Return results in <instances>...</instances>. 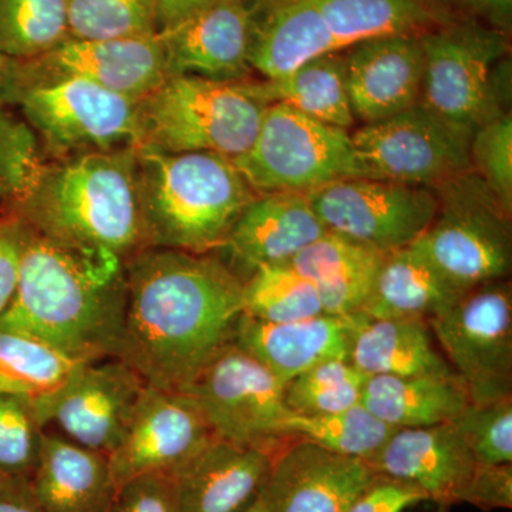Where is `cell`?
<instances>
[{"label": "cell", "instance_id": "cell-1", "mask_svg": "<svg viewBox=\"0 0 512 512\" xmlns=\"http://www.w3.org/2000/svg\"><path fill=\"white\" fill-rule=\"evenodd\" d=\"M244 279L215 252L146 248L126 261V312L117 359L147 386L183 390L234 340Z\"/></svg>", "mask_w": 512, "mask_h": 512}, {"label": "cell", "instance_id": "cell-2", "mask_svg": "<svg viewBox=\"0 0 512 512\" xmlns=\"http://www.w3.org/2000/svg\"><path fill=\"white\" fill-rule=\"evenodd\" d=\"M126 312V264L103 251L67 247L30 228L15 298L0 329L79 359H117Z\"/></svg>", "mask_w": 512, "mask_h": 512}, {"label": "cell", "instance_id": "cell-3", "mask_svg": "<svg viewBox=\"0 0 512 512\" xmlns=\"http://www.w3.org/2000/svg\"><path fill=\"white\" fill-rule=\"evenodd\" d=\"M18 215L36 234L126 261L146 249L136 147L50 161Z\"/></svg>", "mask_w": 512, "mask_h": 512}, {"label": "cell", "instance_id": "cell-4", "mask_svg": "<svg viewBox=\"0 0 512 512\" xmlns=\"http://www.w3.org/2000/svg\"><path fill=\"white\" fill-rule=\"evenodd\" d=\"M137 190L146 248L217 252L258 192L231 158L136 147Z\"/></svg>", "mask_w": 512, "mask_h": 512}, {"label": "cell", "instance_id": "cell-5", "mask_svg": "<svg viewBox=\"0 0 512 512\" xmlns=\"http://www.w3.org/2000/svg\"><path fill=\"white\" fill-rule=\"evenodd\" d=\"M248 80L165 77L137 100L134 147L215 153L231 160L242 156L254 143L268 107L249 90Z\"/></svg>", "mask_w": 512, "mask_h": 512}, {"label": "cell", "instance_id": "cell-6", "mask_svg": "<svg viewBox=\"0 0 512 512\" xmlns=\"http://www.w3.org/2000/svg\"><path fill=\"white\" fill-rule=\"evenodd\" d=\"M421 106L466 130L508 113L510 35L477 22H451L420 35Z\"/></svg>", "mask_w": 512, "mask_h": 512}, {"label": "cell", "instance_id": "cell-7", "mask_svg": "<svg viewBox=\"0 0 512 512\" xmlns=\"http://www.w3.org/2000/svg\"><path fill=\"white\" fill-rule=\"evenodd\" d=\"M0 101L19 110L50 161L136 146L137 100L84 80L3 79Z\"/></svg>", "mask_w": 512, "mask_h": 512}, {"label": "cell", "instance_id": "cell-8", "mask_svg": "<svg viewBox=\"0 0 512 512\" xmlns=\"http://www.w3.org/2000/svg\"><path fill=\"white\" fill-rule=\"evenodd\" d=\"M232 163L258 194H308L345 178H370L348 130L284 103L266 107L254 143Z\"/></svg>", "mask_w": 512, "mask_h": 512}, {"label": "cell", "instance_id": "cell-9", "mask_svg": "<svg viewBox=\"0 0 512 512\" xmlns=\"http://www.w3.org/2000/svg\"><path fill=\"white\" fill-rule=\"evenodd\" d=\"M439 210L412 245L463 289L508 279L511 214L473 170L433 187Z\"/></svg>", "mask_w": 512, "mask_h": 512}, {"label": "cell", "instance_id": "cell-10", "mask_svg": "<svg viewBox=\"0 0 512 512\" xmlns=\"http://www.w3.org/2000/svg\"><path fill=\"white\" fill-rule=\"evenodd\" d=\"M200 407L218 439L276 456L293 439L284 436L291 410L285 384L234 340L205 363L180 390Z\"/></svg>", "mask_w": 512, "mask_h": 512}, {"label": "cell", "instance_id": "cell-11", "mask_svg": "<svg viewBox=\"0 0 512 512\" xmlns=\"http://www.w3.org/2000/svg\"><path fill=\"white\" fill-rule=\"evenodd\" d=\"M437 345L470 403L512 396V292L508 279L467 289L429 320Z\"/></svg>", "mask_w": 512, "mask_h": 512}, {"label": "cell", "instance_id": "cell-12", "mask_svg": "<svg viewBox=\"0 0 512 512\" xmlns=\"http://www.w3.org/2000/svg\"><path fill=\"white\" fill-rule=\"evenodd\" d=\"M350 136L370 178L433 188L473 170V133L420 103Z\"/></svg>", "mask_w": 512, "mask_h": 512}, {"label": "cell", "instance_id": "cell-13", "mask_svg": "<svg viewBox=\"0 0 512 512\" xmlns=\"http://www.w3.org/2000/svg\"><path fill=\"white\" fill-rule=\"evenodd\" d=\"M306 195L329 231L382 254L412 245L439 210L433 188L380 178H345Z\"/></svg>", "mask_w": 512, "mask_h": 512}, {"label": "cell", "instance_id": "cell-14", "mask_svg": "<svg viewBox=\"0 0 512 512\" xmlns=\"http://www.w3.org/2000/svg\"><path fill=\"white\" fill-rule=\"evenodd\" d=\"M165 77L158 33L109 40L67 39L33 59H6L3 72V79L19 82L84 80L133 100L153 92Z\"/></svg>", "mask_w": 512, "mask_h": 512}, {"label": "cell", "instance_id": "cell-15", "mask_svg": "<svg viewBox=\"0 0 512 512\" xmlns=\"http://www.w3.org/2000/svg\"><path fill=\"white\" fill-rule=\"evenodd\" d=\"M214 437L188 394L146 386L119 447L109 456L117 487L144 474L173 473Z\"/></svg>", "mask_w": 512, "mask_h": 512}, {"label": "cell", "instance_id": "cell-16", "mask_svg": "<svg viewBox=\"0 0 512 512\" xmlns=\"http://www.w3.org/2000/svg\"><path fill=\"white\" fill-rule=\"evenodd\" d=\"M146 386L123 360L87 363L50 407L47 427L55 426L67 440L109 457L119 447Z\"/></svg>", "mask_w": 512, "mask_h": 512}, {"label": "cell", "instance_id": "cell-17", "mask_svg": "<svg viewBox=\"0 0 512 512\" xmlns=\"http://www.w3.org/2000/svg\"><path fill=\"white\" fill-rule=\"evenodd\" d=\"M375 477L366 461L293 439L274 457L262 503L266 512H348Z\"/></svg>", "mask_w": 512, "mask_h": 512}, {"label": "cell", "instance_id": "cell-18", "mask_svg": "<svg viewBox=\"0 0 512 512\" xmlns=\"http://www.w3.org/2000/svg\"><path fill=\"white\" fill-rule=\"evenodd\" d=\"M167 76L252 79L249 64L251 13L248 2L215 0L207 8L158 32Z\"/></svg>", "mask_w": 512, "mask_h": 512}, {"label": "cell", "instance_id": "cell-19", "mask_svg": "<svg viewBox=\"0 0 512 512\" xmlns=\"http://www.w3.org/2000/svg\"><path fill=\"white\" fill-rule=\"evenodd\" d=\"M345 56L356 121L376 123L420 103L424 55L417 33L370 37L345 49Z\"/></svg>", "mask_w": 512, "mask_h": 512}, {"label": "cell", "instance_id": "cell-20", "mask_svg": "<svg viewBox=\"0 0 512 512\" xmlns=\"http://www.w3.org/2000/svg\"><path fill=\"white\" fill-rule=\"evenodd\" d=\"M329 229L303 192H265L249 202L217 252L242 279L265 265L286 264Z\"/></svg>", "mask_w": 512, "mask_h": 512}, {"label": "cell", "instance_id": "cell-21", "mask_svg": "<svg viewBox=\"0 0 512 512\" xmlns=\"http://www.w3.org/2000/svg\"><path fill=\"white\" fill-rule=\"evenodd\" d=\"M376 476L419 488L427 500L463 503L478 463L454 423L397 429L367 461Z\"/></svg>", "mask_w": 512, "mask_h": 512}, {"label": "cell", "instance_id": "cell-22", "mask_svg": "<svg viewBox=\"0 0 512 512\" xmlns=\"http://www.w3.org/2000/svg\"><path fill=\"white\" fill-rule=\"evenodd\" d=\"M274 457L214 437L170 474L180 512H247L262 497Z\"/></svg>", "mask_w": 512, "mask_h": 512}, {"label": "cell", "instance_id": "cell-23", "mask_svg": "<svg viewBox=\"0 0 512 512\" xmlns=\"http://www.w3.org/2000/svg\"><path fill=\"white\" fill-rule=\"evenodd\" d=\"M356 315H323L295 322H261L242 315L234 342L282 384L319 363L349 360Z\"/></svg>", "mask_w": 512, "mask_h": 512}, {"label": "cell", "instance_id": "cell-24", "mask_svg": "<svg viewBox=\"0 0 512 512\" xmlns=\"http://www.w3.org/2000/svg\"><path fill=\"white\" fill-rule=\"evenodd\" d=\"M249 64L264 80L279 79L339 47L313 0H251Z\"/></svg>", "mask_w": 512, "mask_h": 512}, {"label": "cell", "instance_id": "cell-25", "mask_svg": "<svg viewBox=\"0 0 512 512\" xmlns=\"http://www.w3.org/2000/svg\"><path fill=\"white\" fill-rule=\"evenodd\" d=\"M29 481L43 512H110L117 493L109 457L47 429Z\"/></svg>", "mask_w": 512, "mask_h": 512}, {"label": "cell", "instance_id": "cell-26", "mask_svg": "<svg viewBox=\"0 0 512 512\" xmlns=\"http://www.w3.org/2000/svg\"><path fill=\"white\" fill-rule=\"evenodd\" d=\"M466 291L451 282L419 248L409 245L384 255L360 313L373 319L429 322L451 308Z\"/></svg>", "mask_w": 512, "mask_h": 512}, {"label": "cell", "instance_id": "cell-27", "mask_svg": "<svg viewBox=\"0 0 512 512\" xmlns=\"http://www.w3.org/2000/svg\"><path fill=\"white\" fill-rule=\"evenodd\" d=\"M384 255L328 231L286 264L315 286L328 315L349 316L362 312Z\"/></svg>", "mask_w": 512, "mask_h": 512}, {"label": "cell", "instance_id": "cell-28", "mask_svg": "<svg viewBox=\"0 0 512 512\" xmlns=\"http://www.w3.org/2000/svg\"><path fill=\"white\" fill-rule=\"evenodd\" d=\"M349 362L367 377L456 375L429 322L421 319H373L357 313Z\"/></svg>", "mask_w": 512, "mask_h": 512}, {"label": "cell", "instance_id": "cell-29", "mask_svg": "<svg viewBox=\"0 0 512 512\" xmlns=\"http://www.w3.org/2000/svg\"><path fill=\"white\" fill-rule=\"evenodd\" d=\"M362 404L393 429L453 423L470 404L464 384L451 376H369Z\"/></svg>", "mask_w": 512, "mask_h": 512}, {"label": "cell", "instance_id": "cell-30", "mask_svg": "<svg viewBox=\"0 0 512 512\" xmlns=\"http://www.w3.org/2000/svg\"><path fill=\"white\" fill-rule=\"evenodd\" d=\"M248 86L268 106L288 104L312 119L343 130L355 126L345 50L315 57L279 79H249Z\"/></svg>", "mask_w": 512, "mask_h": 512}, {"label": "cell", "instance_id": "cell-31", "mask_svg": "<svg viewBox=\"0 0 512 512\" xmlns=\"http://www.w3.org/2000/svg\"><path fill=\"white\" fill-rule=\"evenodd\" d=\"M87 363L33 336L0 329V393L32 403L46 429L50 407Z\"/></svg>", "mask_w": 512, "mask_h": 512}, {"label": "cell", "instance_id": "cell-32", "mask_svg": "<svg viewBox=\"0 0 512 512\" xmlns=\"http://www.w3.org/2000/svg\"><path fill=\"white\" fill-rule=\"evenodd\" d=\"M339 50L370 37L421 33L437 22L424 0H313Z\"/></svg>", "mask_w": 512, "mask_h": 512}, {"label": "cell", "instance_id": "cell-33", "mask_svg": "<svg viewBox=\"0 0 512 512\" xmlns=\"http://www.w3.org/2000/svg\"><path fill=\"white\" fill-rule=\"evenodd\" d=\"M393 427L373 416L362 403L342 412L305 416L291 413L285 420L286 439H302L332 453L369 461L392 436Z\"/></svg>", "mask_w": 512, "mask_h": 512}, {"label": "cell", "instance_id": "cell-34", "mask_svg": "<svg viewBox=\"0 0 512 512\" xmlns=\"http://www.w3.org/2000/svg\"><path fill=\"white\" fill-rule=\"evenodd\" d=\"M244 315L261 322L284 323L323 315L315 286L288 264L265 265L244 281Z\"/></svg>", "mask_w": 512, "mask_h": 512}, {"label": "cell", "instance_id": "cell-35", "mask_svg": "<svg viewBox=\"0 0 512 512\" xmlns=\"http://www.w3.org/2000/svg\"><path fill=\"white\" fill-rule=\"evenodd\" d=\"M70 39L66 0H0V56L28 60Z\"/></svg>", "mask_w": 512, "mask_h": 512}, {"label": "cell", "instance_id": "cell-36", "mask_svg": "<svg viewBox=\"0 0 512 512\" xmlns=\"http://www.w3.org/2000/svg\"><path fill=\"white\" fill-rule=\"evenodd\" d=\"M49 164L35 130L0 101V212L15 214Z\"/></svg>", "mask_w": 512, "mask_h": 512}, {"label": "cell", "instance_id": "cell-37", "mask_svg": "<svg viewBox=\"0 0 512 512\" xmlns=\"http://www.w3.org/2000/svg\"><path fill=\"white\" fill-rule=\"evenodd\" d=\"M366 379L349 360H328L285 384V404L305 416L342 412L362 403Z\"/></svg>", "mask_w": 512, "mask_h": 512}, {"label": "cell", "instance_id": "cell-38", "mask_svg": "<svg viewBox=\"0 0 512 512\" xmlns=\"http://www.w3.org/2000/svg\"><path fill=\"white\" fill-rule=\"evenodd\" d=\"M70 39L109 40L158 33L154 0H66Z\"/></svg>", "mask_w": 512, "mask_h": 512}, {"label": "cell", "instance_id": "cell-39", "mask_svg": "<svg viewBox=\"0 0 512 512\" xmlns=\"http://www.w3.org/2000/svg\"><path fill=\"white\" fill-rule=\"evenodd\" d=\"M45 430L32 403L0 393V477L32 476Z\"/></svg>", "mask_w": 512, "mask_h": 512}, {"label": "cell", "instance_id": "cell-40", "mask_svg": "<svg viewBox=\"0 0 512 512\" xmlns=\"http://www.w3.org/2000/svg\"><path fill=\"white\" fill-rule=\"evenodd\" d=\"M453 423L478 464H512V396L470 403Z\"/></svg>", "mask_w": 512, "mask_h": 512}, {"label": "cell", "instance_id": "cell-41", "mask_svg": "<svg viewBox=\"0 0 512 512\" xmlns=\"http://www.w3.org/2000/svg\"><path fill=\"white\" fill-rule=\"evenodd\" d=\"M474 173L512 214V114H501L474 131L470 141Z\"/></svg>", "mask_w": 512, "mask_h": 512}, {"label": "cell", "instance_id": "cell-42", "mask_svg": "<svg viewBox=\"0 0 512 512\" xmlns=\"http://www.w3.org/2000/svg\"><path fill=\"white\" fill-rule=\"evenodd\" d=\"M110 512H180L170 474H144L119 485Z\"/></svg>", "mask_w": 512, "mask_h": 512}, {"label": "cell", "instance_id": "cell-43", "mask_svg": "<svg viewBox=\"0 0 512 512\" xmlns=\"http://www.w3.org/2000/svg\"><path fill=\"white\" fill-rule=\"evenodd\" d=\"M437 25L477 22L511 35L512 0H424Z\"/></svg>", "mask_w": 512, "mask_h": 512}, {"label": "cell", "instance_id": "cell-44", "mask_svg": "<svg viewBox=\"0 0 512 512\" xmlns=\"http://www.w3.org/2000/svg\"><path fill=\"white\" fill-rule=\"evenodd\" d=\"M30 227L13 214H0V316L15 298Z\"/></svg>", "mask_w": 512, "mask_h": 512}, {"label": "cell", "instance_id": "cell-45", "mask_svg": "<svg viewBox=\"0 0 512 512\" xmlns=\"http://www.w3.org/2000/svg\"><path fill=\"white\" fill-rule=\"evenodd\" d=\"M464 504L490 511L512 507V464L483 466L478 464L476 473L468 484Z\"/></svg>", "mask_w": 512, "mask_h": 512}, {"label": "cell", "instance_id": "cell-46", "mask_svg": "<svg viewBox=\"0 0 512 512\" xmlns=\"http://www.w3.org/2000/svg\"><path fill=\"white\" fill-rule=\"evenodd\" d=\"M427 500L413 485L376 476L369 487L350 505L348 512H403Z\"/></svg>", "mask_w": 512, "mask_h": 512}, {"label": "cell", "instance_id": "cell-47", "mask_svg": "<svg viewBox=\"0 0 512 512\" xmlns=\"http://www.w3.org/2000/svg\"><path fill=\"white\" fill-rule=\"evenodd\" d=\"M0 512H43L28 477H0Z\"/></svg>", "mask_w": 512, "mask_h": 512}, {"label": "cell", "instance_id": "cell-48", "mask_svg": "<svg viewBox=\"0 0 512 512\" xmlns=\"http://www.w3.org/2000/svg\"><path fill=\"white\" fill-rule=\"evenodd\" d=\"M154 2H156L158 32H160L190 18L215 0H154Z\"/></svg>", "mask_w": 512, "mask_h": 512}, {"label": "cell", "instance_id": "cell-49", "mask_svg": "<svg viewBox=\"0 0 512 512\" xmlns=\"http://www.w3.org/2000/svg\"><path fill=\"white\" fill-rule=\"evenodd\" d=\"M247 512H266L264 503H262V498L254 505V507L249 508Z\"/></svg>", "mask_w": 512, "mask_h": 512}, {"label": "cell", "instance_id": "cell-50", "mask_svg": "<svg viewBox=\"0 0 512 512\" xmlns=\"http://www.w3.org/2000/svg\"><path fill=\"white\" fill-rule=\"evenodd\" d=\"M5 63H6L5 57L0 56V83H2L3 72H5Z\"/></svg>", "mask_w": 512, "mask_h": 512}, {"label": "cell", "instance_id": "cell-51", "mask_svg": "<svg viewBox=\"0 0 512 512\" xmlns=\"http://www.w3.org/2000/svg\"><path fill=\"white\" fill-rule=\"evenodd\" d=\"M242 2H251V0H242Z\"/></svg>", "mask_w": 512, "mask_h": 512}, {"label": "cell", "instance_id": "cell-52", "mask_svg": "<svg viewBox=\"0 0 512 512\" xmlns=\"http://www.w3.org/2000/svg\"><path fill=\"white\" fill-rule=\"evenodd\" d=\"M0 214H3V212H0Z\"/></svg>", "mask_w": 512, "mask_h": 512}]
</instances>
